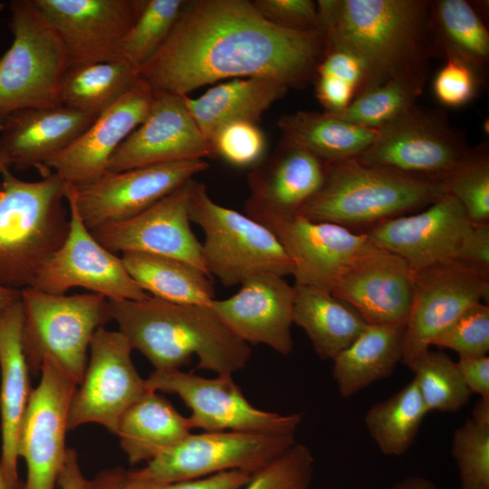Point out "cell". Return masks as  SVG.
<instances>
[{
  "mask_svg": "<svg viewBox=\"0 0 489 489\" xmlns=\"http://www.w3.org/2000/svg\"><path fill=\"white\" fill-rule=\"evenodd\" d=\"M326 49L321 31L275 25L252 1L186 0L139 75L154 90L183 96L227 78L266 77L302 89L314 80Z\"/></svg>",
  "mask_w": 489,
  "mask_h": 489,
  "instance_id": "1",
  "label": "cell"
},
{
  "mask_svg": "<svg viewBox=\"0 0 489 489\" xmlns=\"http://www.w3.org/2000/svg\"><path fill=\"white\" fill-rule=\"evenodd\" d=\"M316 4L327 48L348 51L363 65L365 83L360 93L393 80L426 83L434 56L429 1L319 0Z\"/></svg>",
  "mask_w": 489,
  "mask_h": 489,
  "instance_id": "2",
  "label": "cell"
},
{
  "mask_svg": "<svg viewBox=\"0 0 489 489\" xmlns=\"http://www.w3.org/2000/svg\"><path fill=\"white\" fill-rule=\"evenodd\" d=\"M119 331L155 370L179 369L197 357V368L232 375L251 358L209 306L178 304L149 295L142 300H109Z\"/></svg>",
  "mask_w": 489,
  "mask_h": 489,
  "instance_id": "3",
  "label": "cell"
},
{
  "mask_svg": "<svg viewBox=\"0 0 489 489\" xmlns=\"http://www.w3.org/2000/svg\"><path fill=\"white\" fill-rule=\"evenodd\" d=\"M0 174V287L21 291L67 237V184L54 172L34 182Z\"/></svg>",
  "mask_w": 489,
  "mask_h": 489,
  "instance_id": "4",
  "label": "cell"
},
{
  "mask_svg": "<svg viewBox=\"0 0 489 489\" xmlns=\"http://www.w3.org/2000/svg\"><path fill=\"white\" fill-rule=\"evenodd\" d=\"M445 194L442 182L411 177L351 158L326 164L321 189L299 215L364 232L385 220L423 209Z\"/></svg>",
  "mask_w": 489,
  "mask_h": 489,
  "instance_id": "5",
  "label": "cell"
},
{
  "mask_svg": "<svg viewBox=\"0 0 489 489\" xmlns=\"http://www.w3.org/2000/svg\"><path fill=\"white\" fill-rule=\"evenodd\" d=\"M23 347L30 373L37 376L50 361L79 385L94 332L111 321L109 300L99 293L51 294L34 287L21 290Z\"/></svg>",
  "mask_w": 489,
  "mask_h": 489,
  "instance_id": "6",
  "label": "cell"
},
{
  "mask_svg": "<svg viewBox=\"0 0 489 489\" xmlns=\"http://www.w3.org/2000/svg\"><path fill=\"white\" fill-rule=\"evenodd\" d=\"M189 218L205 235L201 255L206 273L225 286L240 285L255 274L292 275V262L268 227L217 204L206 185L197 180L190 194Z\"/></svg>",
  "mask_w": 489,
  "mask_h": 489,
  "instance_id": "7",
  "label": "cell"
},
{
  "mask_svg": "<svg viewBox=\"0 0 489 489\" xmlns=\"http://www.w3.org/2000/svg\"><path fill=\"white\" fill-rule=\"evenodd\" d=\"M9 11L14 38L0 58V120L19 110L60 106L69 67L61 38L34 0H13Z\"/></svg>",
  "mask_w": 489,
  "mask_h": 489,
  "instance_id": "8",
  "label": "cell"
},
{
  "mask_svg": "<svg viewBox=\"0 0 489 489\" xmlns=\"http://www.w3.org/2000/svg\"><path fill=\"white\" fill-rule=\"evenodd\" d=\"M465 134L440 109L415 104L377 129L358 161L403 175L442 182L469 156Z\"/></svg>",
  "mask_w": 489,
  "mask_h": 489,
  "instance_id": "9",
  "label": "cell"
},
{
  "mask_svg": "<svg viewBox=\"0 0 489 489\" xmlns=\"http://www.w3.org/2000/svg\"><path fill=\"white\" fill-rule=\"evenodd\" d=\"M146 382L149 390L177 395L191 411L192 428L294 435L302 421L301 413L280 414L255 408L232 375L205 378L180 369H154Z\"/></svg>",
  "mask_w": 489,
  "mask_h": 489,
  "instance_id": "10",
  "label": "cell"
},
{
  "mask_svg": "<svg viewBox=\"0 0 489 489\" xmlns=\"http://www.w3.org/2000/svg\"><path fill=\"white\" fill-rule=\"evenodd\" d=\"M295 444L294 435L238 431L190 433L139 471L153 479L180 482L227 471L254 475Z\"/></svg>",
  "mask_w": 489,
  "mask_h": 489,
  "instance_id": "11",
  "label": "cell"
},
{
  "mask_svg": "<svg viewBox=\"0 0 489 489\" xmlns=\"http://www.w3.org/2000/svg\"><path fill=\"white\" fill-rule=\"evenodd\" d=\"M489 297V273L457 260L413 271L412 299L404 328L401 362L411 369L431 340L467 308Z\"/></svg>",
  "mask_w": 489,
  "mask_h": 489,
  "instance_id": "12",
  "label": "cell"
},
{
  "mask_svg": "<svg viewBox=\"0 0 489 489\" xmlns=\"http://www.w3.org/2000/svg\"><path fill=\"white\" fill-rule=\"evenodd\" d=\"M89 349L82 379L71 398L68 428L96 423L115 435L123 413L149 389L132 362L129 340L120 331L99 328Z\"/></svg>",
  "mask_w": 489,
  "mask_h": 489,
  "instance_id": "13",
  "label": "cell"
},
{
  "mask_svg": "<svg viewBox=\"0 0 489 489\" xmlns=\"http://www.w3.org/2000/svg\"><path fill=\"white\" fill-rule=\"evenodd\" d=\"M73 187L67 184L70 229L62 246L39 271L34 287L51 294H65L82 287L108 300H142L148 294L128 273L121 257L102 246L83 224Z\"/></svg>",
  "mask_w": 489,
  "mask_h": 489,
  "instance_id": "14",
  "label": "cell"
},
{
  "mask_svg": "<svg viewBox=\"0 0 489 489\" xmlns=\"http://www.w3.org/2000/svg\"><path fill=\"white\" fill-rule=\"evenodd\" d=\"M21 423L18 455L26 464L27 489H55L67 450L72 396L78 386L67 373L43 361Z\"/></svg>",
  "mask_w": 489,
  "mask_h": 489,
  "instance_id": "15",
  "label": "cell"
},
{
  "mask_svg": "<svg viewBox=\"0 0 489 489\" xmlns=\"http://www.w3.org/2000/svg\"><path fill=\"white\" fill-rule=\"evenodd\" d=\"M34 3L61 38L72 67L124 59L122 42L146 0H34Z\"/></svg>",
  "mask_w": 489,
  "mask_h": 489,
  "instance_id": "16",
  "label": "cell"
},
{
  "mask_svg": "<svg viewBox=\"0 0 489 489\" xmlns=\"http://www.w3.org/2000/svg\"><path fill=\"white\" fill-rule=\"evenodd\" d=\"M209 168L206 160H185L106 173L76 188L79 215L91 231L98 225L137 216Z\"/></svg>",
  "mask_w": 489,
  "mask_h": 489,
  "instance_id": "17",
  "label": "cell"
},
{
  "mask_svg": "<svg viewBox=\"0 0 489 489\" xmlns=\"http://www.w3.org/2000/svg\"><path fill=\"white\" fill-rule=\"evenodd\" d=\"M257 222L276 235L292 262L295 284L331 292L346 268L374 247L364 232L299 214Z\"/></svg>",
  "mask_w": 489,
  "mask_h": 489,
  "instance_id": "18",
  "label": "cell"
},
{
  "mask_svg": "<svg viewBox=\"0 0 489 489\" xmlns=\"http://www.w3.org/2000/svg\"><path fill=\"white\" fill-rule=\"evenodd\" d=\"M216 156L193 120L185 96L154 90L150 110L112 154L107 173Z\"/></svg>",
  "mask_w": 489,
  "mask_h": 489,
  "instance_id": "19",
  "label": "cell"
},
{
  "mask_svg": "<svg viewBox=\"0 0 489 489\" xmlns=\"http://www.w3.org/2000/svg\"><path fill=\"white\" fill-rule=\"evenodd\" d=\"M194 181L188 180L133 217L98 225L91 230L92 236L113 254L137 252L173 257L206 272L201 243L190 225Z\"/></svg>",
  "mask_w": 489,
  "mask_h": 489,
  "instance_id": "20",
  "label": "cell"
},
{
  "mask_svg": "<svg viewBox=\"0 0 489 489\" xmlns=\"http://www.w3.org/2000/svg\"><path fill=\"white\" fill-rule=\"evenodd\" d=\"M471 225L461 204L446 193L417 213L385 220L364 233L373 246L398 255L417 271L456 260Z\"/></svg>",
  "mask_w": 489,
  "mask_h": 489,
  "instance_id": "21",
  "label": "cell"
},
{
  "mask_svg": "<svg viewBox=\"0 0 489 489\" xmlns=\"http://www.w3.org/2000/svg\"><path fill=\"white\" fill-rule=\"evenodd\" d=\"M154 89L139 78L122 96L101 112L69 146L45 163L66 184L78 187L91 185L107 173L117 148L146 119Z\"/></svg>",
  "mask_w": 489,
  "mask_h": 489,
  "instance_id": "22",
  "label": "cell"
},
{
  "mask_svg": "<svg viewBox=\"0 0 489 489\" xmlns=\"http://www.w3.org/2000/svg\"><path fill=\"white\" fill-rule=\"evenodd\" d=\"M293 303V286L282 276L262 273L244 281L234 295L213 300L209 307L241 340L289 355Z\"/></svg>",
  "mask_w": 489,
  "mask_h": 489,
  "instance_id": "23",
  "label": "cell"
},
{
  "mask_svg": "<svg viewBox=\"0 0 489 489\" xmlns=\"http://www.w3.org/2000/svg\"><path fill=\"white\" fill-rule=\"evenodd\" d=\"M413 270L398 255L375 246L355 259L331 293L369 325L405 328L412 299Z\"/></svg>",
  "mask_w": 489,
  "mask_h": 489,
  "instance_id": "24",
  "label": "cell"
},
{
  "mask_svg": "<svg viewBox=\"0 0 489 489\" xmlns=\"http://www.w3.org/2000/svg\"><path fill=\"white\" fill-rule=\"evenodd\" d=\"M326 164L283 137L273 153L247 175L245 214L255 221L298 215L321 189Z\"/></svg>",
  "mask_w": 489,
  "mask_h": 489,
  "instance_id": "25",
  "label": "cell"
},
{
  "mask_svg": "<svg viewBox=\"0 0 489 489\" xmlns=\"http://www.w3.org/2000/svg\"><path fill=\"white\" fill-rule=\"evenodd\" d=\"M60 105L24 109L0 120V162L7 168L24 171L31 168L47 177L45 163L69 146L96 119Z\"/></svg>",
  "mask_w": 489,
  "mask_h": 489,
  "instance_id": "26",
  "label": "cell"
},
{
  "mask_svg": "<svg viewBox=\"0 0 489 489\" xmlns=\"http://www.w3.org/2000/svg\"><path fill=\"white\" fill-rule=\"evenodd\" d=\"M23 325L21 298L0 310V461L6 475L12 478H19V432L33 390L23 347Z\"/></svg>",
  "mask_w": 489,
  "mask_h": 489,
  "instance_id": "27",
  "label": "cell"
},
{
  "mask_svg": "<svg viewBox=\"0 0 489 489\" xmlns=\"http://www.w3.org/2000/svg\"><path fill=\"white\" fill-rule=\"evenodd\" d=\"M288 90L271 78H238L215 85L197 98L185 96V101L198 129L211 143L216 133L230 123L257 124Z\"/></svg>",
  "mask_w": 489,
  "mask_h": 489,
  "instance_id": "28",
  "label": "cell"
},
{
  "mask_svg": "<svg viewBox=\"0 0 489 489\" xmlns=\"http://www.w3.org/2000/svg\"><path fill=\"white\" fill-rule=\"evenodd\" d=\"M188 417L157 391L149 390L119 420L116 436L131 465L149 462L191 433Z\"/></svg>",
  "mask_w": 489,
  "mask_h": 489,
  "instance_id": "29",
  "label": "cell"
},
{
  "mask_svg": "<svg viewBox=\"0 0 489 489\" xmlns=\"http://www.w3.org/2000/svg\"><path fill=\"white\" fill-rule=\"evenodd\" d=\"M293 323L310 339L317 356L333 360L366 329L350 305L331 292L294 284Z\"/></svg>",
  "mask_w": 489,
  "mask_h": 489,
  "instance_id": "30",
  "label": "cell"
},
{
  "mask_svg": "<svg viewBox=\"0 0 489 489\" xmlns=\"http://www.w3.org/2000/svg\"><path fill=\"white\" fill-rule=\"evenodd\" d=\"M404 328L369 325L333 360L332 376L341 397L350 398L388 378L402 360Z\"/></svg>",
  "mask_w": 489,
  "mask_h": 489,
  "instance_id": "31",
  "label": "cell"
},
{
  "mask_svg": "<svg viewBox=\"0 0 489 489\" xmlns=\"http://www.w3.org/2000/svg\"><path fill=\"white\" fill-rule=\"evenodd\" d=\"M277 125L283 137L325 164L357 158L377 135V129L345 121L326 111L298 110L283 114Z\"/></svg>",
  "mask_w": 489,
  "mask_h": 489,
  "instance_id": "32",
  "label": "cell"
},
{
  "mask_svg": "<svg viewBox=\"0 0 489 489\" xmlns=\"http://www.w3.org/2000/svg\"><path fill=\"white\" fill-rule=\"evenodd\" d=\"M434 55L459 60L485 81L489 63V32L478 10L466 0L429 1Z\"/></svg>",
  "mask_w": 489,
  "mask_h": 489,
  "instance_id": "33",
  "label": "cell"
},
{
  "mask_svg": "<svg viewBox=\"0 0 489 489\" xmlns=\"http://www.w3.org/2000/svg\"><path fill=\"white\" fill-rule=\"evenodd\" d=\"M122 262L133 280L150 296L178 304L209 306L216 292L210 276L186 261L128 252Z\"/></svg>",
  "mask_w": 489,
  "mask_h": 489,
  "instance_id": "34",
  "label": "cell"
},
{
  "mask_svg": "<svg viewBox=\"0 0 489 489\" xmlns=\"http://www.w3.org/2000/svg\"><path fill=\"white\" fill-rule=\"evenodd\" d=\"M139 69L126 59L69 67L61 82V105L98 116L140 78Z\"/></svg>",
  "mask_w": 489,
  "mask_h": 489,
  "instance_id": "35",
  "label": "cell"
},
{
  "mask_svg": "<svg viewBox=\"0 0 489 489\" xmlns=\"http://www.w3.org/2000/svg\"><path fill=\"white\" fill-rule=\"evenodd\" d=\"M428 414L414 379L389 398L372 405L364 416L368 433L380 452L400 456L414 444Z\"/></svg>",
  "mask_w": 489,
  "mask_h": 489,
  "instance_id": "36",
  "label": "cell"
},
{
  "mask_svg": "<svg viewBox=\"0 0 489 489\" xmlns=\"http://www.w3.org/2000/svg\"><path fill=\"white\" fill-rule=\"evenodd\" d=\"M410 369L428 413H454L468 403L472 393L445 352L428 350Z\"/></svg>",
  "mask_w": 489,
  "mask_h": 489,
  "instance_id": "37",
  "label": "cell"
},
{
  "mask_svg": "<svg viewBox=\"0 0 489 489\" xmlns=\"http://www.w3.org/2000/svg\"><path fill=\"white\" fill-rule=\"evenodd\" d=\"M424 86V82L416 81H389L361 92L343 110L331 114L364 128L379 129L413 107Z\"/></svg>",
  "mask_w": 489,
  "mask_h": 489,
  "instance_id": "38",
  "label": "cell"
},
{
  "mask_svg": "<svg viewBox=\"0 0 489 489\" xmlns=\"http://www.w3.org/2000/svg\"><path fill=\"white\" fill-rule=\"evenodd\" d=\"M186 0H146L121 44V54L139 67L168 38Z\"/></svg>",
  "mask_w": 489,
  "mask_h": 489,
  "instance_id": "39",
  "label": "cell"
},
{
  "mask_svg": "<svg viewBox=\"0 0 489 489\" xmlns=\"http://www.w3.org/2000/svg\"><path fill=\"white\" fill-rule=\"evenodd\" d=\"M446 193L464 207L472 223H489V154L485 143L472 148L469 156L443 181Z\"/></svg>",
  "mask_w": 489,
  "mask_h": 489,
  "instance_id": "40",
  "label": "cell"
},
{
  "mask_svg": "<svg viewBox=\"0 0 489 489\" xmlns=\"http://www.w3.org/2000/svg\"><path fill=\"white\" fill-rule=\"evenodd\" d=\"M252 475L244 471H227L196 480L164 482L143 475L139 469L116 466L87 479L84 489H240Z\"/></svg>",
  "mask_w": 489,
  "mask_h": 489,
  "instance_id": "41",
  "label": "cell"
},
{
  "mask_svg": "<svg viewBox=\"0 0 489 489\" xmlns=\"http://www.w3.org/2000/svg\"><path fill=\"white\" fill-rule=\"evenodd\" d=\"M451 455L460 489H489V427L466 419L454 432Z\"/></svg>",
  "mask_w": 489,
  "mask_h": 489,
  "instance_id": "42",
  "label": "cell"
},
{
  "mask_svg": "<svg viewBox=\"0 0 489 489\" xmlns=\"http://www.w3.org/2000/svg\"><path fill=\"white\" fill-rule=\"evenodd\" d=\"M314 458L309 447L294 444L269 465L254 473L240 489H309Z\"/></svg>",
  "mask_w": 489,
  "mask_h": 489,
  "instance_id": "43",
  "label": "cell"
},
{
  "mask_svg": "<svg viewBox=\"0 0 489 489\" xmlns=\"http://www.w3.org/2000/svg\"><path fill=\"white\" fill-rule=\"evenodd\" d=\"M431 346L446 348L461 357L487 355L489 306L483 302L467 308L452 324L435 337Z\"/></svg>",
  "mask_w": 489,
  "mask_h": 489,
  "instance_id": "44",
  "label": "cell"
},
{
  "mask_svg": "<svg viewBox=\"0 0 489 489\" xmlns=\"http://www.w3.org/2000/svg\"><path fill=\"white\" fill-rule=\"evenodd\" d=\"M216 156L235 167H254L262 159L265 138L256 124L245 121L222 128L212 140Z\"/></svg>",
  "mask_w": 489,
  "mask_h": 489,
  "instance_id": "45",
  "label": "cell"
},
{
  "mask_svg": "<svg viewBox=\"0 0 489 489\" xmlns=\"http://www.w3.org/2000/svg\"><path fill=\"white\" fill-rule=\"evenodd\" d=\"M445 60L433 81L434 94L445 106L462 107L478 95L485 81L468 64L453 58Z\"/></svg>",
  "mask_w": 489,
  "mask_h": 489,
  "instance_id": "46",
  "label": "cell"
},
{
  "mask_svg": "<svg viewBox=\"0 0 489 489\" xmlns=\"http://www.w3.org/2000/svg\"><path fill=\"white\" fill-rule=\"evenodd\" d=\"M258 12L280 27L299 31H321L317 4L312 0H254Z\"/></svg>",
  "mask_w": 489,
  "mask_h": 489,
  "instance_id": "47",
  "label": "cell"
},
{
  "mask_svg": "<svg viewBox=\"0 0 489 489\" xmlns=\"http://www.w3.org/2000/svg\"><path fill=\"white\" fill-rule=\"evenodd\" d=\"M315 75L332 76L349 83L356 90V96L365 83V71L360 61L350 52L339 48L326 49Z\"/></svg>",
  "mask_w": 489,
  "mask_h": 489,
  "instance_id": "48",
  "label": "cell"
},
{
  "mask_svg": "<svg viewBox=\"0 0 489 489\" xmlns=\"http://www.w3.org/2000/svg\"><path fill=\"white\" fill-rule=\"evenodd\" d=\"M456 260L489 273V223H472L463 239Z\"/></svg>",
  "mask_w": 489,
  "mask_h": 489,
  "instance_id": "49",
  "label": "cell"
},
{
  "mask_svg": "<svg viewBox=\"0 0 489 489\" xmlns=\"http://www.w3.org/2000/svg\"><path fill=\"white\" fill-rule=\"evenodd\" d=\"M316 96L324 111L337 113L347 108L356 96L349 83L328 75H315Z\"/></svg>",
  "mask_w": 489,
  "mask_h": 489,
  "instance_id": "50",
  "label": "cell"
},
{
  "mask_svg": "<svg viewBox=\"0 0 489 489\" xmlns=\"http://www.w3.org/2000/svg\"><path fill=\"white\" fill-rule=\"evenodd\" d=\"M457 362L463 379L471 393L489 398V357H461Z\"/></svg>",
  "mask_w": 489,
  "mask_h": 489,
  "instance_id": "51",
  "label": "cell"
},
{
  "mask_svg": "<svg viewBox=\"0 0 489 489\" xmlns=\"http://www.w3.org/2000/svg\"><path fill=\"white\" fill-rule=\"evenodd\" d=\"M87 478L83 475L75 449L68 448L66 459L58 478L61 489H84Z\"/></svg>",
  "mask_w": 489,
  "mask_h": 489,
  "instance_id": "52",
  "label": "cell"
},
{
  "mask_svg": "<svg viewBox=\"0 0 489 489\" xmlns=\"http://www.w3.org/2000/svg\"><path fill=\"white\" fill-rule=\"evenodd\" d=\"M387 489H440L433 481L430 479L420 476V475H411L407 476L398 482L393 484Z\"/></svg>",
  "mask_w": 489,
  "mask_h": 489,
  "instance_id": "53",
  "label": "cell"
},
{
  "mask_svg": "<svg viewBox=\"0 0 489 489\" xmlns=\"http://www.w3.org/2000/svg\"><path fill=\"white\" fill-rule=\"evenodd\" d=\"M475 423L489 427V398L480 397L470 417Z\"/></svg>",
  "mask_w": 489,
  "mask_h": 489,
  "instance_id": "54",
  "label": "cell"
},
{
  "mask_svg": "<svg viewBox=\"0 0 489 489\" xmlns=\"http://www.w3.org/2000/svg\"><path fill=\"white\" fill-rule=\"evenodd\" d=\"M0 489H27L25 482L19 478H12L5 472L0 461Z\"/></svg>",
  "mask_w": 489,
  "mask_h": 489,
  "instance_id": "55",
  "label": "cell"
},
{
  "mask_svg": "<svg viewBox=\"0 0 489 489\" xmlns=\"http://www.w3.org/2000/svg\"><path fill=\"white\" fill-rule=\"evenodd\" d=\"M20 298V290L0 287V310L6 308Z\"/></svg>",
  "mask_w": 489,
  "mask_h": 489,
  "instance_id": "56",
  "label": "cell"
},
{
  "mask_svg": "<svg viewBox=\"0 0 489 489\" xmlns=\"http://www.w3.org/2000/svg\"><path fill=\"white\" fill-rule=\"evenodd\" d=\"M4 168H5V166H3V164L0 162V173H1V171H2Z\"/></svg>",
  "mask_w": 489,
  "mask_h": 489,
  "instance_id": "57",
  "label": "cell"
}]
</instances>
